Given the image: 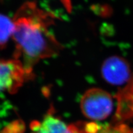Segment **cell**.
Returning a JSON list of instances; mask_svg holds the SVG:
<instances>
[{
    "instance_id": "2",
    "label": "cell",
    "mask_w": 133,
    "mask_h": 133,
    "mask_svg": "<svg viewBox=\"0 0 133 133\" xmlns=\"http://www.w3.org/2000/svg\"><path fill=\"white\" fill-rule=\"evenodd\" d=\"M113 98L107 91L98 88L88 89L80 100L83 114L88 118L101 121L107 118L113 110Z\"/></svg>"
},
{
    "instance_id": "6",
    "label": "cell",
    "mask_w": 133,
    "mask_h": 133,
    "mask_svg": "<svg viewBox=\"0 0 133 133\" xmlns=\"http://www.w3.org/2000/svg\"><path fill=\"white\" fill-rule=\"evenodd\" d=\"M81 133H133V130L127 126H102L91 123L79 127Z\"/></svg>"
},
{
    "instance_id": "7",
    "label": "cell",
    "mask_w": 133,
    "mask_h": 133,
    "mask_svg": "<svg viewBox=\"0 0 133 133\" xmlns=\"http://www.w3.org/2000/svg\"><path fill=\"white\" fill-rule=\"evenodd\" d=\"M1 31H0V44L1 49L5 48L10 38H12L15 25L13 19L6 15H1Z\"/></svg>"
},
{
    "instance_id": "1",
    "label": "cell",
    "mask_w": 133,
    "mask_h": 133,
    "mask_svg": "<svg viewBox=\"0 0 133 133\" xmlns=\"http://www.w3.org/2000/svg\"><path fill=\"white\" fill-rule=\"evenodd\" d=\"M13 20L14 57L21 60L30 73L33 74V68L39 61L54 57L62 50L51 30L56 20L52 13L34 2H26L17 11Z\"/></svg>"
},
{
    "instance_id": "5",
    "label": "cell",
    "mask_w": 133,
    "mask_h": 133,
    "mask_svg": "<svg viewBox=\"0 0 133 133\" xmlns=\"http://www.w3.org/2000/svg\"><path fill=\"white\" fill-rule=\"evenodd\" d=\"M31 133H81L79 126L67 125L49 113L40 121L31 123Z\"/></svg>"
},
{
    "instance_id": "4",
    "label": "cell",
    "mask_w": 133,
    "mask_h": 133,
    "mask_svg": "<svg viewBox=\"0 0 133 133\" xmlns=\"http://www.w3.org/2000/svg\"><path fill=\"white\" fill-rule=\"evenodd\" d=\"M101 71L103 79L114 86L127 84L132 76L128 62L118 56H110L105 60Z\"/></svg>"
},
{
    "instance_id": "3",
    "label": "cell",
    "mask_w": 133,
    "mask_h": 133,
    "mask_svg": "<svg viewBox=\"0 0 133 133\" xmlns=\"http://www.w3.org/2000/svg\"><path fill=\"white\" fill-rule=\"evenodd\" d=\"M33 77L21 60L13 58L1 59L0 63V84L1 91L14 94L26 81Z\"/></svg>"
}]
</instances>
